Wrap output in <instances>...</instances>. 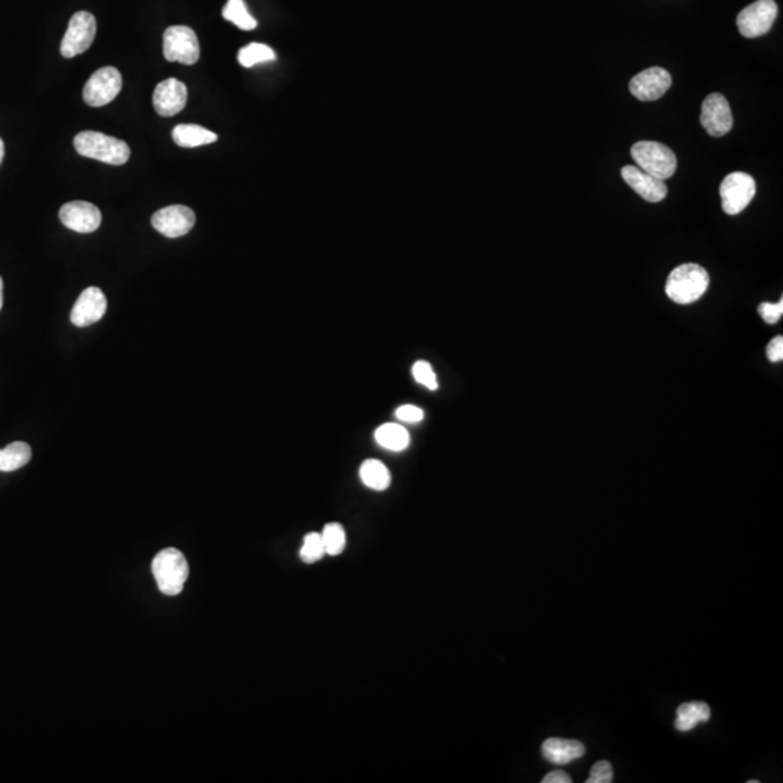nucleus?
Segmentation results:
<instances>
[{
	"instance_id": "39448f33",
	"label": "nucleus",
	"mask_w": 783,
	"mask_h": 783,
	"mask_svg": "<svg viewBox=\"0 0 783 783\" xmlns=\"http://www.w3.org/2000/svg\"><path fill=\"white\" fill-rule=\"evenodd\" d=\"M163 53L170 63L194 65L201 57L198 35L185 25L168 28L163 37Z\"/></svg>"
},
{
	"instance_id": "a211bd4d",
	"label": "nucleus",
	"mask_w": 783,
	"mask_h": 783,
	"mask_svg": "<svg viewBox=\"0 0 783 783\" xmlns=\"http://www.w3.org/2000/svg\"><path fill=\"white\" fill-rule=\"evenodd\" d=\"M710 718H711L710 705L702 701H693V702L682 703L681 707L677 708L675 727L677 731L686 733L693 730L698 724L708 723Z\"/></svg>"
},
{
	"instance_id": "1a4fd4ad",
	"label": "nucleus",
	"mask_w": 783,
	"mask_h": 783,
	"mask_svg": "<svg viewBox=\"0 0 783 783\" xmlns=\"http://www.w3.org/2000/svg\"><path fill=\"white\" fill-rule=\"evenodd\" d=\"M122 90V76L115 67H103L91 74L84 86L83 99L89 107L100 108L119 95Z\"/></svg>"
},
{
	"instance_id": "20e7f679",
	"label": "nucleus",
	"mask_w": 783,
	"mask_h": 783,
	"mask_svg": "<svg viewBox=\"0 0 783 783\" xmlns=\"http://www.w3.org/2000/svg\"><path fill=\"white\" fill-rule=\"evenodd\" d=\"M632 160L637 168L660 180H667L677 168L676 156L667 145L656 141H640L632 147Z\"/></svg>"
},
{
	"instance_id": "cd10ccee",
	"label": "nucleus",
	"mask_w": 783,
	"mask_h": 783,
	"mask_svg": "<svg viewBox=\"0 0 783 783\" xmlns=\"http://www.w3.org/2000/svg\"><path fill=\"white\" fill-rule=\"evenodd\" d=\"M614 779L613 766L608 761H601L595 763L590 769V775L586 783H611Z\"/></svg>"
},
{
	"instance_id": "a878e982",
	"label": "nucleus",
	"mask_w": 783,
	"mask_h": 783,
	"mask_svg": "<svg viewBox=\"0 0 783 783\" xmlns=\"http://www.w3.org/2000/svg\"><path fill=\"white\" fill-rule=\"evenodd\" d=\"M325 555V547H323V537L320 532H309L304 538V544L301 548L302 562L312 563L320 562Z\"/></svg>"
},
{
	"instance_id": "9b49d317",
	"label": "nucleus",
	"mask_w": 783,
	"mask_h": 783,
	"mask_svg": "<svg viewBox=\"0 0 783 783\" xmlns=\"http://www.w3.org/2000/svg\"><path fill=\"white\" fill-rule=\"evenodd\" d=\"M196 222L194 211L185 205L166 206L157 211L151 218V224L157 231L168 238H179L191 232Z\"/></svg>"
},
{
	"instance_id": "4be33fe9",
	"label": "nucleus",
	"mask_w": 783,
	"mask_h": 783,
	"mask_svg": "<svg viewBox=\"0 0 783 783\" xmlns=\"http://www.w3.org/2000/svg\"><path fill=\"white\" fill-rule=\"evenodd\" d=\"M360 479L373 491H386L391 486L392 478L389 469L382 461L369 459L363 461L360 468Z\"/></svg>"
},
{
	"instance_id": "dca6fc26",
	"label": "nucleus",
	"mask_w": 783,
	"mask_h": 783,
	"mask_svg": "<svg viewBox=\"0 0 783 783\" xmlns=\"http://www.w3.org/2000/svg\"><path fill=\"white\" fill-rule=\"evenodd\" d=\"M624 182L632 187L635 194H640L644 201L650 203L662 202L667 196V186L665 180L658 179L649 175L637 166H625L621 170Z\"/></svg>"
},
{
	"instance_id": "0eeeda50",
	"label": "nucleus",
	"mask_w": 783,
	"mask_h": 783,
	"mask_svg": "<svg viewBox=\"0 0 783 783\" xmlns=\"http://www.w3.org/2000/svg\"><path fill=\"white\" fill-rule=\"evenodd\" d=\"M96 20L90 12H77L72 16L69 28L61 41V56L76 57L90 48L96 37Z\"/></svg>"
},
{
	"instance_id": "f03ea898",
	"label": "nucleus",
	"mask_w": 783,
	"mask_h": 783,
	"mask_svg": "<svg viewBox=\"0 0 783 783\" xmlns=\"http://www.w3.org/2000/svg\"><path fill=\"white\" fill-rule=\"evenodd\" d=\"M74 149L81 156L112 166H122L131 157V150L125 141L96 131L77 133L74 137Z\"/></svg>"
},
{
	"instance_id": "6ab92c4d",
	"label": "nucleus",
	"mask_w": 783,
	"mask_h": 783,
	"mask_svg": "<svg viewBox=\"0 0 783 783\" xmlns=\"http://www.w3.org/2000/svg\"><path fill=\"white\" fill-rule=\"evenodd\" d=\"M217 140V133L194 124H180L173 130V141L183 149H194L201 145L212 144Z\"/></svg>"
},
{
	"instance_id": "c85d7f7f",
	"label": "nucleus",
	"mask_w": 783,
	"mask_h": 783,
	"mask_svg": "<svg viewBox=\"0 0 783 783\" xmlns=\"http://www.w3.org/2000/svg\"><path fill=\"white\" fill-rule=\"evenodd\" d=\"M759 314H761V318H763L764 323H776L778 321L782 318L783 315V299H780L779 302H776V304H770V302H763L759 306Z\"/></svg>"
},
{
	"instance_id": "473e14b6",
	"label": "nucleus",
	"mask_w": 783,
	"mask_h": 783,
	"mask_svg": "<svg viewBox=\"0 0 783 783\" xmlns=\"http://www.w3.org/2000/svg\"><path fill=\"white\" fill-rule=\"evenodd\" d=\"M4 306V280L0 278V309Z\"/></svg>"
},
{
	"instance_id": "5701e85b",
	"label": "nucleus",
	"mask_w": 783,
	"mask_h": 783,
	"mask_svg": "<svg viewBox=\"0 0 783 783\" xmlns=\"http://www.w3.org/2000/svg\"><path fill=\"white\" fill-rule=\"evenodd\" d=\"M274 60H276V53L271 50V47L260 44V42H252L238 51V61L245 69L254 67L260 63H269V61Z\"/></svg>"
},
{
	"instance_id": "2eb2a0df",
	"label": "nucleus",
	"mask_w": 783,
	"mask_h": 783,
	"mask_svg": "<svg viewBox=\"0 0 783 783\" xmlns=\"http://www.w3.org/2000/svg\"><path fill=\"white\" fill-rule=\"evenodd\" d=\"M187 102L186 84L177 79H168L157 84L152 103L161 116H175L185 109Z\"/></svg>"
},
{
	"instance_id": "7c9ffc66",
	"label": "nucleus",
	"mask_w": 783,
	"mask_h": 783,
	"mask_svg": "<svg viewBox=\"0 0 783 783\" xmlns=\"http://www.w3.org/2000/svg\"><path fill=\"white\" fill-rule=\"evenodd\" d=\"M766 354H768V358L772 363L782 362L783 360V337L782 335H778L772 341L769 342L768 348H766Z\"/></svg>"
},
{
	"instance_id": "c756f323",
	"label": "nucleus",
	"mask_w": 783,
	"mask_h": 783,
	"mask_svg": "<svg viewBox=\"0 0 783 783\" xmlns=\"http://www.w3.org/2000/svg\"><path fill=\"white\" fill-rule=\"evenodd\" d=\"M396 418L408 424H417L424 419V411L415 405H402L396 409Z\"/></svg>"
},
{
	"instance_id": "7ed1b4c3",
	"label": "nucleus",
	"mask_w": 783,
	"mask_h": 783,
	"mask_svg": "<svg viewBox=\"0 0 783 783\" xmlns=\"http://www.w3.org/2000/svg\"><path fill=\"white\" fill-rule=\"evenodd\" d=\"M151 571L159 589L164 595L176 597L182 592L187 581L189 564L182 552L176 548H166L152 560Z\"/></svg>"
},
{
	"instance_id": "4468645a",
	"label": "nucleus",
	"mask_w": 783,
	"mask_h": 783,
	"mask_svg": "<svg viewBox=\"0 0 783 783\" xmlns=\"http://www.w3.org/2000/svg\"><path fill=\"white\" fill-rule=\"evenodd\" d=\"M108 301L105 293L90 286L82 292L76 304L73 306L70 320L76 327H89L91 323H99L107 314Z\"/></svg>"
},
{
	"instance_id": "2f4dec72",
	"label": "nucleus",
	"mask_w": 783,
	"mask_h": 783,
	"mask_svg": "<svg viewBox=\"0 0 783 783\" xmlns=\"http://www.w3.org/2000/svg\"><path fill=\"white\" fill-rule=\"evenodd\" d=\"M572 778L567 775L566 772H563V770H553V772L547 773V775L544 776L543 783H571Z\"/></svg>"
},
{
	"instance_id": "9d476101",
	"label": "nucleus",
	"mask_w": 783,
	"mask_h": 783,
	"mask_svg": "<svg viewBox=\"0 0 783 783\" xmlns=\"http://www.w3.org/2000/svg\"><path fill=\"white\" fill-rule=\"evenodd\" d=\"M701 125L711 137H724L733 128V114L728 100L719 93L707 96L701 109Z\"/></svg>"
},
{
	"instance_id": "412c9836",
	"label": "nucleus",
	"mask_w": 783,
	"mask_h": 783,
	"mask_svg": "<svg viewBox=\"0 0 783 783\" xmlns=\"http://www.w3.org/2000/svg\"><path fill=\"white\" fill-rule=\"evenodd\" d=\"M32 450L23 442L11 443L0 450V472H15L30 463Z\"/></svg>"
},
{
	"instance_id": "bb28decb",
	"label": "nucleus",
	"mask_w": 783,
	"mask_h": 783,
	"mask_svg": "<svg viewBox=\"0 0 783 783\" xmlns=\"http://www.w3.org/2000/svg\"><path fill=\"white\" fill-rule=\"evenodd\" d=\"M412 374H414L415 381L422 384L424 388L430 389V391H437V376H435L430 363L424 362V360L415 363L412 366Z\"/></svg>"
},
{
	"instance_id": "f3484780",
	"label": "nucleus",
	"mask_w": 783,
	"mask_h": 783,
	"mask_svg": "<svg viewBox=\"0 0 783 783\" xmlns=\"http://www.w3.org/2000/svg\"><path fill=\"white\" fill-rule=\"evenodd\" d=\"M585 752V745L582 743L576 740H564V738H548L541 747L544 759L557 766L578 761L583 757Z\"/></svg>"
},
{
	"instance_id": "393cba45",
	"label": "nucleus",
	"mask_w": 783,
	"mask_h": 783,
	"mask_svg": "<svg viewBox=\"0 0 783 783\" xmlns=\"http://www.w3.org/2000/svg\"><path fill=\"white\" fill-rule=\"evenodd\" d=\"M321 537H323L325 555H339L344 552L347 537L342 525L337 524V522L325 525L321 532Z\"/></svg>"
},
{
	"instance_id": "aec40b11",
	"label": "nucleus",
	"mask_w": 783,
	"mask_h": 783,
	"mask_svg": "<svg viewBox=\"0 0 783 783\" xmlns=\"http://www.w3.org/2000/svg\"><path fill=\"white\" fill-rule=\"evenodd\" d=\"M377 444L391 452H402L409 445V433L400 424H383L374 433Z\"/></svg>"
},
{
	"instance_id": "f704fd0d",
	"label": "nucleus",
	"mask_w": 783,
	"mask_h": 783,
	"mask_svg": "<svg viewBox=\"0 0 783 783\" xmlns=\"http://www.w3.org/2000/svg\"><path fill=\"white\" fill-rule=\"evenodd\" d=\"M747 783H759V780H756V779L747 780Z\"/></svg>"
},
{
	"instance_id": "6e6552de",
	"label": "nucleus",
	"mask_w": 783,
	"mask_h": 783,
	"mask_svg": "<svg viewBox=\"0 0 783 783\" xmlns=\"http://www.w3.org/2000/svg\"><path fill=\"white\" fill-rule=\"evenodd\" d=\"M776 16L778 4L775 0H757L738 13V32L745 39L761 37L770 30Z\"/></svg>"
},
{
	"instance_id": "f8f14e48",
	"label": "nucleus",
	"mask_w": 783,
	"mask_h": 783,
	"mask_svg": "<svg viewBox=\"0 0 783 783\" xmlns=\"http://www.w3.org/2000/svg\"><path fill=\"white\" fill-rule=\"evenodd\" d=\"M672 86V76L662 67H650L639 73L630 82L632 95L641 102L660 99Z\"/></svg>"
},
{
	"instance_id": "ddd939ff",
	"label": "nucleus",
	"mask_w": 783,
	"mask_h": 783,
	"mask_svg": "<svg viewBox=\"0 0 783 783\" xmlns=\"http://www.w3.org/2000/svg\"><path fill=\"white\" fill-rule=\"evenodd\" d=\"M60 221L72 231L89 234L102 224V213L93 203L74 201L61 206Z\"/></svg>"
},
{
	"instance_id": "b1692460",
	"label": "nucleus",
	"mask_w": 783,
	"mask_h": 783,
	"mask_svg": "<svg viewBox=\"0 0 783 783\" xmlns=\"http://www.w3.org/2000/svg\"><path fill=\"white\" fill-rule=\"evenodd\" d=\"M225 20L234 23L243 30H252L257 27V21L250 15L244 0H228L222 11Z\"/></svg>"
},
{
	"instance_id": "f257e3e1",
	"label": "nucleus",
	"mask_w": 783,
	"mask_h": 783,
	"mask_svg": "<svg viewBox=\"0 0 783 783\" xmlns=\"http://www.w3.org/2000/svg\"><path fill=\"white\" fill-rule=\"evenodd\" d=\"M710 286L708 271L700 264L686 262L676 267L666 281V295L675 304L689 305L698 301Z\"/></svg>"
},
{
	"instance_id": "72a5a7b5",
	"label": "nucleus",
	"mask_w": 783,
	"mask_h": 783,
	"mask_svg": "<svg viewBox=\"0 0 783 783\" xmlns=\"http://www.w3.org/2000/svg\"><path fill=\"white\" fill-rule=\"evenodd\" d=\"M4 140H2V138H0V164H2V161H4Z\"/></svg>"
},
{
	"instance_id": "423d86ee",
	"label": "nucleus",
	"mask_w": 783,
	"mask_h": 783,
	"mask_svg": "<svg viewBox=\"0 0 783 783\" xmlns=\"http://www.w3.org/2000/svg\"><path fill=\"white\" fill-rule=\"evenodd\" d=\"M723 211L727 215H737L750 205L756 196V182L752 176L743 171H734L727 176L719 186Z\"/></svg>"
}]
</instances>
